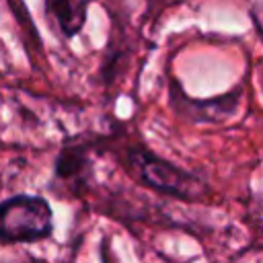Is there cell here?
I'll return each instance as SVG.
<instances>
[{"mask_svg": "<svg viewBox=\"0 0 263 263\" xmlns=\"http://www.w3.org/2000/svg\"><path fill=\"white\" fill-rule=\"evenodd\" d=\"M53 232V212L45 197L18 193L0 201V242H39Z\"/></svg>", "mask_w": 263, "mask_h": 263, "instance_id": "obj_2", "label": "cell"}, {"mask_svg": "<svg viewBox=\"0 0 263 263\" xmlns=\"http://www.w3.org/2000/svg\"><path fill=\"white\" fill-rule=\"evenodd\" d=\"M175 103L179 105V113L191 117L193 121L199 123H216L222 121L226 117H230L234 113V109L238 107V95L236 92H228L222 97H216L212 101H191L187 99L183 92L175 99Z\"/></svg>", "mask_w": 263, "mask_h": 263, "instance_id": "obj_3", "label": "cell"}, {"mask_svg": "<svg viewBox=\"0 0 263 263\" xmlns=\"http://www.w3.org/2000/svg\"><path fill=\"white\" fill-rule=\"evenodd\" d=\"M251 18L255 23V29H257L259 37L263 39V0H253V4H251Z\"/></svg>", "mask_w": 263, "mask_h": 263, "instance_id": "obj_6", "label": "cell"}, {"mask_svg": "<svg viewBox=\"0 0 263 263\" xmlns=\"http://www.w3.org/2000/svg\"><path fill=\"white\" fill-rule=\"evenodd\" d=\"M88 0H45V8L64 37H74L86 23Z\"/></svg>", "mask_w": 263, "mask_h": 263, "instance_id": "obj_4", "label": "cell"}, {"mask_svg": "<svg viewBox=\"0 0 263 263\" xmlns=\"http://www.w3.org/2000/svg\"><path fill=\"white\" fill-rule=\"evenodd\" d=\"M55 179L64 181V183H82L86 181L88 173H90V160L86 156V150L80 146H68L62 148V152L55 158V166H53Z\"/></svg>", "mask_w": 263, "mask_h": 263, "instance_id": "obj_5", "label": "cell"}, {"mask_svg": "<svg viewBox=\"0 0 263 263\" xmlns=\"http://www.w3.org/2000/svg\"><path fill=\"white\" fill-rule=\"evenodd\" d=\"M127 166L140 183L177 199H201L208 191L199 177L160 158L148 148H129Z\"/></svg>", "mask_w": 263, "mask_h": 263, "instance_id": "obj_1", "label": "cell"}]
</instances>
